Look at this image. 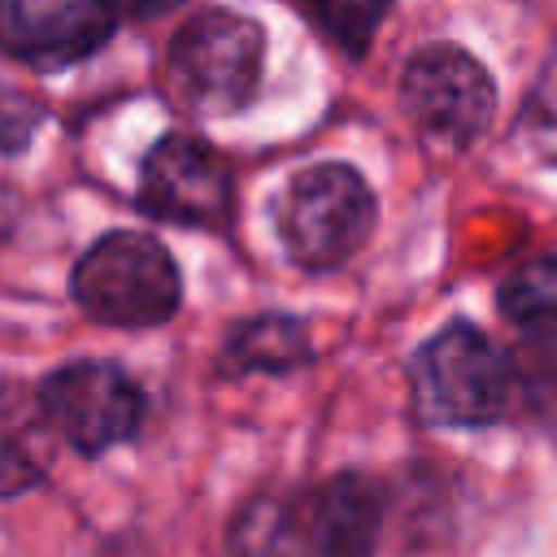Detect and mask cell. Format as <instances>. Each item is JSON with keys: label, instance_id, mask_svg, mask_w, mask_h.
Instances as JSON below:
<instances>
[{"label": "cell", "instance_id": "9c48e42d", "mask_svg": "<svg viewBox=\"0 0 557 557\" xmlns=\"http://www.w3.org/2000/svg\"><path fill=\"white\" fill-rule=\"evenodd\" d=\"M117 26V9L96 0H0V48L30 65L91 57Z\"/></svg>", "mask_w": 557, "mask_h": 557}, {"label": "cell", "instance_id": "4fadbf2b", "mask_svg": "<svg viewBox=\"0 0 557 557\" xmlns=\"http://www.w3.org/2000/svg\"><path fill=\"white\" fill-rule=\"evenodd\" d=\"M309 17L322 26V35L344 48L348 57H361L370 48L374 26L387 17V4H318L309 9Z\"/></svg>", "mask_w": 557, "mask_h": 557}, {"label": "cell", "instance_id": "8992f818", "mask_svg": "<svg viewBox=\"0 0 557 557\" xmlns=\"http://www.w3.org/2000/svg\"><path fill=\"white\" fill-rule=\"evenodd\" d=\"M400 104L426 139L470 148L496 113V83L466 48L426 44L400 70Z\"/></svg>", "mask_w": 557, "mask_h": 557}, {"label": "cell", "instance_id": "ba28073f", "mask_svg": "<svg viewBox=\"0 0 557 557\" xmlns=\"http://www.w3.org/2000/svg\"><path fill=\"white\" fill-rule=\"evenodd\" d=\"M235 200V174L205 139L165 135L139 170L144 213L174 226H218Z\"/></svg>", "mask_w": 557, "mask_h": 557}, {"label": "cell", "instance_id": "52a82bcc", "mask_svg": "<svg viewBox=\"0 0 557 557\" xmlns=\"http://www.w3.org/2000/svg\"><path fill=\"white\" fill-rule=\"evenodd\" d=\"M44 413L57 435L96 457L144 426V392L113 361H70L39 387Z\"/></svg>", "mask_w": 557, "mask_h": 557}, {"label": "cell", "instance_id": "30bf717a", "mask_svg": "<svg viewBox=\"0 0 557 557\" xmlns=\"http://www.w3.org/2000/svg\"><path fill=\"white\" fill-rule=\"evenodd\" d=\"M57 457V431L39 392L0 383V496L35 487Z\"/></svg>", "mask_w": 557, "mask_h": 557}, {"label": "cell", "instance_id": "7c38bea8", "mask_svg": "<svg viewBox=\"0 0 557 557\" xmlns=\"http://www.w3.org/2000/svg\"><path fill=\"white\" fill-rule=\"evenodd\" d=\"M505 318L544 348H557V257H535L500 283Z\"/></svg>", "mask_w": 557, "mask_h": 557}, {"label": "cell", "instance_id": "5b68a950", "mask_svg": "<svg viewBox=\"0 0 557 557\" xmlns=\"http://www.w3.org/2000/svg\"><path fill=\"white\" fill-rule=\"evenodd\" d=\"M374 231V191L352 165H313L278 200V235L305 270H335Z\"/></svg>", "mask_w": 557, "mask_h": 557}, {"label": "cell", "instance_id": "6da1fadb", "mask_svg": "<svg viewBox=\"0 0 557 557\" xmlns=\"http://www.w3.org/2000/svg\"><path fill=\"white\" fill-rule=\"evenodd\" d=\"M383 527V487L357 470L287 500H252L231 527L235 557H370Z\"/></svg>", "mask_w": 557, "mask_h": 557}, {"label": "cell", "instance_id": "7a4b0ae2", "mask_svg": "<svg viewBox=\"0 0 557 557\" xmlns=\"http://www.w3.org/2000/svg\"><path fill=\"white\" fill-rule=\"evenodd\" d=\"M265 30L231 9L191 13L165 44V91L183 113L222 117L252 100L261 83Z\"/></svg>", "mask_w": 557, "mask_h": 557}, {"label": "cell", "instance_id": "3957f363", "mask_svg": "<svg viewBox=\"0 0 557 557\" xmlns=\"http://www.w3.org/2000/svg\"><path fill=\"white\" fill-rule=\"evenodd\" d=\"M70 292L91 322L157 326L178 309L183 278L165 244L144 231H113L78 257Z\"/></svg>", "mask_w": 557, "mask_h": 557}, {"label": "cell", "instance_id": "277c9868", "mask_svg": "<svg viewBox=\"0 0 557 557\" xmlns=\"http://www.w3.org/2000/svg\"><path fill=\"white\" fill-rule=\"evenodd\" d=\"M413 405L435 426H487L509 405V361L470 322H448L413 357Z\"/></svg>", "mask_w": 557, "mask_h": 557}, {"label": "cell", "instance_id": "8fae6325", "mask_svg": "<svg viewBox=\"0 0 557 557\" xmlns=\"http://www.w3.org/2000/svg\"><path fill=\"white\" fill-rule=\"evenodd\" d=\"M309 361V331L300 318L287 313H257L235 322L222 339V370L226 374H283Z\"/></svg>", "mask_w": 557, "mask_h": 557}, {"label": "cell", "instance_id": "5bb4252c", "mask_svg": "<svg viewBox=\"0 0 557 557\" xmlns=\"http://www.w3.org/2000/svg\"><path fill=\"white\" fill-rule=\"evenodd\" d=\"M39 109L22 96H0V152H13L26 144V135L35 131Z\"/></svg>", "mask_w": 557, "mask_h": 557}]
</instances>
